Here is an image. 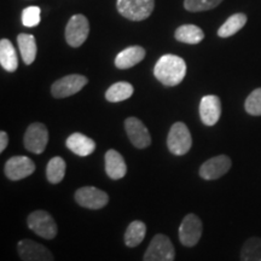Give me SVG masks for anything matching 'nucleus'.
<instances>
[{
  "instance_id": "nucleus-17",
  "label": "nucleus",
  "mask_w": 261,
  "mask_h": 261,
  "mask_svg": "<svg viewBox=\"0 0 261 261\" xmlns=\"http://www.w3.org/2000/svg\"><path fill=\"white\" fill-rule=\"evenodd\" d=\"M104 161H106V172L108 177L117 180V179H122L127 173V166L122 155L116 150H108L106 156H104Z\"/></svg>"
},
{
  "instance_id": "nucleus-14",
  "label": "nucleus",
  "mask_w": 261,
  "mask_h": 261,
  "mask_svg": "<svg viewBox=\"0 0 261 261\" xmlns=\"http://www.w3.org/2000/svg\"><path fill=\"white\" fill-rule=\"evenodd\" d=\"M232 162L226 155H219L205 161L200 168V177L204 180H215L230 171Z\"/></svg>"
},
{
  "instance_id": "nucleus-16",
  "label": "nucleus",
  "mask_w": 261,
  "mask_h": 261,
  "mask_svg": "<svg viewBox=\"0 0 261 261\" xmlns=\"http://www.w3.org/2000/svg\"><path fill=\"white\" fill-rule=\"evenodd\" d=\"M65 145L75 155L81 156V158H86L96 150V143H94L93 139L77 132L68 137Z\"/></svg>"
},
{
  "instance_id": "nucleus-15",
  "label": "nucleus",
  "mask_w": 261,
  "mask_h": 261,
  "mask_svg": "<svg viewBox=\"0 0 261 261\" xmlns=\"http://www.w3.org/2000/svg\"><path fill=\"white\" fill-rule=\"evenodd\" d=\"M221 115V103L218 96H204L200 103V116L205 126H214Z\"/></svg>"
},
{
  "instance_id": "nucleus-2",
  "label": "nucleus",
  "mask_w": 261,
  "mask_h": 261,
  "mask_svg": "<svg viewBox=\"0 0 261 261\" xmlns=\"http://www.w3.org/2000/svg\"><path fill=\"white\" fill-rule=\"evenodd\" d=\"M192 145L191 133L184 122H175L171 127L167 138L169 151L175 156H182L190 151Z\"/></svg>"
},
{
  "instance_id": "nucleus-4",
  "label": "nucleus",
  "mask_w": 261,
  "mask_h": 261,
  "mask_svg": "<svg viewBox=\"0 0 261 261\" xmlns=\"http://www.w3.org/2000/svg\"><path fill=\"white\" fill-rule=\"evenodd\" d=\"M28 227L34 233L45 240H54L57 236L58 228L56 221L46 211H35L28 215Z\"/></svg>"
},
{
  "instance_id": "nucleus-19",
  "label": "nucleus",
  "mask_w": 261,
  "mask_h": 261,
  "mask_svg": "<svg viewBox=\"0 0 261 261\" xmlns=\"http://www.w3.org/2000/svg\"><path fill=\"white\" fill-rule=\"evenodd\" d=\"M0 64L6 71H16L18 67L17 55H16L14 45L8 39L0 40Z\"/></svg>"
},
{
  "instance_id": "nucleus-5",
  "label": "nucleus",
  "mask_w": 261,
  "mask_h": 261,
  "mask_svg": "<svg viewBox=\"0 0 261 261\" xmlns=\"http://www.w3.org/2000/svg\"><path fill=\"white\" fill-rule=\"evenodd\" d=\"M175 249L171 240L163 233L152 238L143 261H174Z\"/></svg>"
},
{
  "instance_id": "nucleus-25",
  "label": "nucleus",
  "mask_w": 261,
  "mask_h": 261,
  "mask_svg": "<svg viewBox=\"0 0 261 261\" xmlns=\"http://www.w3.org/2000/svg\"><path fill=\"white\" fill-rule=\"evenodd\" d=\"M241 261H261V238L250 237L241 249Z\"/></svg>"
},
{
  "instance_id": "nucleus-13",
  "label": "nucleus",
  "mask_w": 261,
  "mask_h": 261,
  "mask_svg": "<svg viewBox=\"0 0 261 261\" xmlns=\"http://www.w3.org/2000/svg\"><path fill=\"white\" fill-rule=\"evenodd\" d=\"M125 129L129 142L136 148L145 149L151 144V137L146 126L137 117L130 116L125 120Z\"/></svg>"
},
{
  "instance_id": "nucleus-1",
  "label": "nucleus",
  "mask_w": 261,
  "mask_h": 261,
  "mask_svg": "<svg viewBox=\"0 0 261 261\" xmlns=\"http://www.w3.org/2000/svg\"><path fill=\"white\" fill-rule=\"evenodd\" d=\"M154 75L165 86H177L187 75V63L175 55H165L155 64Z\"/></svg>"
},
{
  "instance_id": "nucleus-9",
  "label": "nucleus",
  "mask_w": 261,
  "mask_h": 261,
  "mask_svg": "<svg viewBox=\"0 0 261 261\" xmlns=\"http://www.w3.org/2000/svg\"><path fill=\"white\" fill-rule=\"evenodd\" d=\"M202 221L197 215L188 214L179 227V241L185 247H195L202 236Z\"/></svg>"
},
{
  "instance_id": "nucleus-3",
  "label": "nucleus",
  "mask_w": 261,
  "mask_h": 261,
  "mask_svg": "<svg viewBox=\"0 0 261 261\" xmlns=\"http://www.w3.org/2000/svg\"><path fill=\"white\" fill-rule=\"evenodd\" d=\"M155 0H117V10L130 21H144L152 14Z\"/></svg>"
},
{
  "instance_id": "nucleus-27",
  "label": "nucleus",
  "mask_w": 261,
  "mask_h": 261,
  "mask_svg": "<svg viewBox=\"0 0 261 261\" xmlns=\"http://www.w3.org/2000/svg\"><path fill=\"white\" fill-rule=\"evenodd\" d=\"M223 0H185L184 6L188 11L198 12V11H207L217 8L221 4Z\"/></svg>"
},
{
  "instance_id": "nucleus-30",
  "label": "nucleus",
  "mask_w": 261,
  "mask_h": 261,
  "mask_svg": "<svg viewBox=\"0 0 261 261\" xmlns=\"http://www.w3.org/2000/svg\"><path fill=\"white\" fill-rule=\"evenodd\" d=\"M9 144V136L5 130L0 132V152H3Z\"/></svg>"
},
{
  "instance_id": "nucleus-21",
  "label": "nucleus",
  "mask_w": 261,
  "mask_h": 261,
  "mask_svg": "<svg viewBox=\"0 0 261 261\" xmlns=\"http://www.w3.org/2000/svg\"><path fill=\"white\" fill-rule=\"evenodd\" d=\"M175 39L178 41L184 42V44H198L203 40L204 33L200 27L194 24H184L180 25L177 31H175Z\"/></svg>"
},
{
  "instance_id": "nucleus-18",
  "label": "nucleus",
  "mask_w": 261,
  "mask_h": 261,
  "mask_svg": "<svg viewBox=\"0 0 261 261\" xmlns=\"http://www.w3.org/2000/svg\"><path fill=\"white\" fill-rule=\"evenodd\" d=\"M145 50L142 46H130L120 52L115 58V65L119 69H128L144 60Z\"/></svg>"
},
{
  "instance_id": "nucleus-20",
  "label": "nucleus",
  "mask_w": 261,
  "mask_h": 261,
  "mask_svg": "<svg viewBox=\"0 0 261 261\" xmlns=\"http://www.w3.org/2000/svg\"><path fill=\"white\" fill-rule=\"evenodd\" d=\"M17 44L24 63L27 65L32 64L35 61V57H37V42H35V38L31 34L22 33L17 37Z\"/></svg>"
},
{
  "instance_id": "nucleus-10",
  "label": "nucleus",
  "mask_w": 261,
  "mask_h": 261,
  "mask_svg": "<svg viewBox=\"0 0 261 261\" xmlns=\"http://www.w3.org/2000/svg\"><path fill=\"white\" fill-rule=\"evenodd\" d=\"M89 83L86 76L79 74H71L57 80L51 86V93L55 98H67L77 93Z\"/></svg>"
},
{
  "instance_id": "nucleus-29",
  "label": "nucleus",
  "mask_w": 261,
  "mask_h": 261,
  "mask_svg": "<svg viewBox=\"0 0 261 261\" xmlns=\"http://www.w3.org/2000/svg\"><path fill=\"white\" fill-rule=\"evenodd\" d=\"M40 8L39 6H29L22 12V23L25 27H35L40 23Z\"/></svg>"
},
{
  "instance_id": "nucleus-23",
  "label": "nucleus",
  "mask_w": 261,
  "mask_h": 261,
  "mask_svg": "<svg viewBox=\"0 0 261 261\" xmlns=\"http://www.w3.org/2000/svg\"><path fill=\"white\" fill-rule=\"evenodd\" d=\"M133 94V86L126 81H120L112 85L106 92V99L108 102L117 103L128 99Z\"/></svg>"
},
{
  "instance_id": "nucleus-6",
  "label": "nucleus",
  "mask_w": 261,
  "mask_h": 261,
  "mask_svg": "<svg viewBox=\"0 0 261 261\" xmlns=\"http://www.w3.org/2000/svg\"><path fill=\"white\" fill-rule=\"evenodd\" d=\"M48 143V130L44 123L34 122L28 126L24 133V148L33 154H42Z\"/></svg>"
},
{
  "instance_id": "nucleus-22",
  "label": "nucleus",
  "mask_w": 261,
  "mask_h": 261,
  "mask_svg": "<svg viewBox=\"0 0 261 261\" xmlns=\"http://www.w3.org/2000/svg\"><path fill=\"white\" fill-rule=\"evenodd\" d=\"M146 234V226L143 221L136 220L132 221L127 227L125 236H123V241L125 244L129 248H135L139 246L140 243L144 241Z\"/></svg>"
},
{
  "instance_id": "nucleus-11",
  "label": "nucleus",
  "mask_w": 261,
  "mask_h": 261,
  "mask_svg": "<svg viewBox=\"0 0 261 261\" xmlns=\"http://www.w3.org/2000/svg\"><path fill=\"white\" fill-rule=\"evenodd\" d=\"M35 171V163L27 156H14L5 163V175L10 180H21L32 175Z\"/></svg>"
},
{
  "instance_id": "nucleus-7",
  "label": "nucleus",
  "mask_w": 261,
  "mask_h": 261,
  "mask_svg": "<svg viewBox=\"0 0 261 261\" xmlns=\"http://www.w3.org/2000/svg\"><path fill=\"white\" fill-rule=\"evenodd\" d=\"M75 201L84 208L89 210H100L109 202V196L106 191L94 187H84L75 191Z\"/></svg>"
},
{
  "instance_id": "nucleus-12",
  "label": "nucleus",
  "mask_w": 261,
  "mask_h": 261,
  "mask_svg": "<svg viewBox=\"0 0 261 261\" xmlns=\"http://www.w3.org/2000/svg\"><path fill=\"white\" fill-rule=\"evenodd\" d=\"M17 252L22 261H55L54 254L46 247L32 240L19 241Z\"/></svg>"
},
{
  "instance_id": "nucleus-24",
  "label": "nucleus",
  "mask_w": 261,
  "mask_h": 261,
  "mask_svg": "<svg viewBox=\"0 0 261 261\" xmlns=\"http://www.w3.org/2000/svg\"><path fill=\"white\" fill-rule=\"evenodd\" d=\"M247 23V16L244 14H234L230 16L225 23L218 31V35L220 38L232 37L237 32H240Z\"/></svg>"
},
{
  "instance_id": "nucleus-26",
  "label": "nucleus",
  "mask_w": 261,
  "mask_h": 261,
  "mask_svg": "<svg viewBox=\"0 0 261 261\" xmlns=\"http://www.w3.org/2000/svg\"><path fill=\"white\" fill-rule=\"evenodd\" d=\"M65 175V161L60 156L52 158L47 163L46 178L51 184H58Z\"/></svg>"
},
{
  "instance_id": "nucleus-8",
  "label": "nucleus",
  "mask_w": 261,
  "mask_h": 261,
  "mask_svg": "<svg viewBox=\"0 0 261 261\" xmlns=\"http://www.w3.org/2000/svg\"><path fill=\"white\" fill-rule=\"evenodd\" d=\"M90 24L84 15H74L65 27V40L71 47H79L86 41Z\"/></svg>"
},
{
  "instance_id": "nucleus-28",
  "label": "nucleus",
  "mask_w": 261,
  "mask_h": 261,
  "mask_svg": "<svg viewBox=\"0 0 261 261\" xmlns=\"http://www.w3.org/2000/svg\"><path fill=\"white\" fill-rule=\"evenodd\" d=\"M246 112L253 116L261 115V89L254 90L244 103Z\"/></svg>"
}]
</instances>
